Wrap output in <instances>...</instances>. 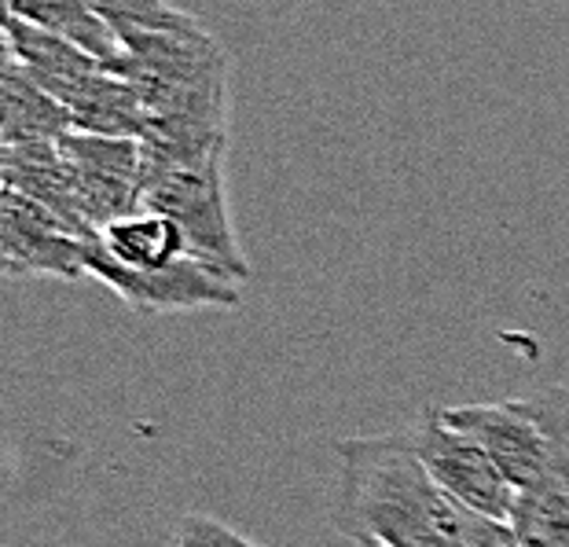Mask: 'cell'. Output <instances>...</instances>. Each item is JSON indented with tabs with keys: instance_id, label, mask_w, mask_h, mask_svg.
I'll return each instance as SVG.
<instances>
[{
	"instance_id": "1",
	"label": "cell",
	"mask_w": 569,
	"mask_h": 547,
	"mask_svg": "<svg viewBox=\"0 0 569 547\" xmlns=\"http://www.w3.org/2000/svg\"><path fill=\"white\" fill-rule=\"evenodd\" d=\"M342 529L382 547H470V510L448 496L405 434L338 441Z\"/></svg>"
},
{
	"instance_id": "2",
	"label": "cell",
	"mask_w": 569,
	"mask_h": 547,
	"mask_svg": "<svg viewBox=\"0 0 569 547\" xmlns=\"http://www.w3.org/2000/svg\"><path fill=\"white\" fill-rule=\"evenodd\" d=\"M114 74L137 89L148 132L143 143L206 155L228 148V81L232 59L210 30H129Z\"/></svg>"
},
{
	"instance_id": "3",
	"label": "cell",
	"mask_w": 569,
	"mask_h": 547,
	"mask_svg": "<svg viewBox=\"0 0 569 547\" xmlns=\"http://www.w3.org/2000/svg\"><path fill=\"white\" fill-rule=\"evenodd\" d=\"M143 143V140H140ZM228 148L206 155H177L143 143V202L140 210L169 217L188 239L191 258H199L224 276L247 284L250 261L236 239L224 188Z\"/></svg>"
},
{
	"instance_id": "4",
	"label": "cell",
	"mask_w": 569,
	"mask_h": 547,
	"mask_svg": "<svg viewBox=\"0 0 569 547\" xmlns=\"http://www.w3.org/2000/svg\"><path fill=\"white\" fill-rule=\"evenodd\" d=\"M405 437L433 474V481L459 507L492 521H511L518 489L503 478V470L492 464V456L475 437L459 430L456 422H448L445 408H422Z\"/></svg>"
},
{
	"instance_id": "5",
	"label": "cell",
	"mask_w": 569,
	"mask_h": 547,
	"mask_svg": "<svg viewBox=\"0 0 569 547\" xmlns=\"http://www.w3.org/2000/svg\"><path fill=\"white\" fill-rule=\"evenodd\" d=\"M84 272L111 287L132 312L162 316V312H196V309H236L239 306V279L199 258H180L169 269L137 272L107 258L100 239H89L84 247Z\"/></svg>"
},
{
	"instance_id": "6",
	"label": "cell",
	"mask_w": 569,
	"mask_h": 547,
	"mask_svg": "<svg viewBox=\"0 0 569 547\" xmlns=\"http://www.w3.org/2000/svg\"><path fill=\"white\" fill-rule=\"evenodd\" d=\"M548 441V464L518 493L511 526L526 547H569V382L522 397Z\"/></svg>"
},
{
	"instance_id": "7",
	"label": "cell",
	"mask_w": 569,
	"mask_h": 547,
	"mask_svg": "<svg viewBox=\"0 0 569 547\" xmlns=\"http://www.w3.org/2000/svg\"><path fill=\"white\" fill-rule=\"evenodd\" d=\"M59 151L74 173L81 217L92 236L126 213H137L143 202V143L122 137H92L67 132Z\"/></svg>"
},
{
	"instance_id": "8",
	"label": "cell",
	"mask_w": 569,
	"mask_h": 547,
	"mask_svg": "<svg viewBox=\"0 0 569 547\" xmlns=\"http://www.w3.org/2000/svg\"><path fill=\"white\" fill-rule=\"evenodd\" d=\"M84 247H89V239H81L48 206L11 188H0V269L8 279H81L89 276L84 272Z\"/></svg>"
},
{
	"instance_id": "9",
	"label": "cell",
	"mask_w": 569,
	"mask_h": 547,
	"mask_svg": "<svg viewBox=\"0 0 569 547\" xmlns=\"http://www.w3.org/2000/svg\"><path fill=\"white\" fill-rule=\"evenodd\" d=\"M448 422L467 430L503 470V478L518 493L529 489L548 464V441L540 422L529 416L526 400H500V405H452L445 408Z\"/></svg>"
},
{
	"instance_id": "10",
	"label": "cell",
	"mask_w": 569,
	"mask_h": 547,
	"mask_svg": "<svg viewBox=\"0 0 569 547\" xmlns=\"http://www.w3.org/2000/svg\"><path fill=\"white\" fill-rule=\"evenodd\" d=\"M0 180H4V188L48 206L56 217H63L81 239H92L89 225L81 217L74 173H70V162L59 151V143H19V148H4L0 151Z\"/></svg>"
},
{
	"instance_id": "11",
	"label": "cell",
	"mask_w": 569,
	"mask_h": 547,
	"mask_svg": "<svg viewBox=\"0 0 569 547\" xmlns=\"http://www.w3.org/2000/svg\"><path fill=\"white\" fill-rule=\"evenodd\" d=\"M56 100L67 107L74 132L122 140H143L148 132V111H143L137 89L114 70H96V74L67 84L56 92Z\"/></svg>"
},
{
	"instance_id": "12",
	"label": "cell",
	"mask_w": 569,
	"mask_h": 547,
	"mask_svg": "<svg viewBox=\"0 0 569 547\" xmlns=\"http://www.w3.org/2000/svg\"><path fill=\"white\" fill-rule=\"evenodd\" d=\"M0 96H4V111H0V140L4 148H19V143H59L70 126L67 107L44 92L16 59L4 56V74H0Z\"/></svg>"
},
{
	"instance_id": "13",
	"label": "cell",
	"mask_w": 569,
	"mask_h": 547,
	"mask_svg": "<svg viewBox=\"0 0 569 547\" xmlns=\"http://www.w3.org/2000/svg\"><path fill=\"white\" fill-rule=\"evenodd\" d=\"M4 56L16 59V63L52 96L59 89H67V84L96 74V70H107L100 59L81 52L78 44L56 38V33L33 27V22L19 16L4 19Z\"/></svg>"
},
{
	"instance_id": "14",
	"label": "cell",
	"mask_w": 569,
	"mask_h": 547,
	"mask_svg": "<svg viewBox=\"0 0 569 547\" xmlns=\"http://www.w3.org/2000/svg\"><path fill=\"white\" fill-rule=\"evenodd\" d=\"M96 239H100L107 258H114L118 265L137 269V272L169 269V265H177L180 258H191L184 232H180L169 217L154 210H137V213L118 217V221L107 225Z\"/></svg>"
},
{
	"instance_id": "15",
	"label": "cell",
	"mask_w": 569,
	"mask_h": 547,
	"mask_svg": "<svg viewBox=\"0 0 569 547\" xmlns=\"http://www.w3.org/2000/svg\"><path fill=\"white\" fill-rule=\"evenodd\" d=\"M8 16H19L41 27L56 38L78 44L81 52L100 59L107 70L118 67V59L126 56L122 38L114 33L111 22H103L89 8V0H4Z\"/></svg>"
},
{
	"instance_id": "16",
	"label": "cell",
	"mask_w": 569,
	"mask_h": 547,
	"mask_svg": "<svg viewBox=\"0 0 569 547\" xmlns=\"http://www.w3.org/2000/svg\"><path fill=\"white\" fill-rule=\"evenodd\" d=\"M89 8L103 22H111L122 38L129 30H199L202 22L169 0H89Z\"/></svg>"
},
{
	"instance_id": "17",
	"label": "cell",
	"mask_w": 569,
	"mask_h": 547,
	"mask_svg": "<svg viewBox=\"0 0 569 547\" xmlns=\"http://www.w3.org/2000/svg\"><path fill=\"white\" fill-rule=\"evenodd\" d=\"M169 547H261L253 544L243 533H236L232 526H224L213 515H184L173 529V544Z\"/></svg>"
},
{
	"instance_id": "18",
	"label": "cell",
	"mask_w": 569,
	"mask_h": 547,
	"mask_svg": "<svg viewBox=\"0 0 569 547\" xmlns=\"http://www.w3.org/2000/svg\"><path fill=\"white\" fill-rule=\"evenodd\" d=\"M470 547H526L518 540L511 521H492L481 515H470Z\"/></svg>"
},
{
	"instance_id": "19",
	"label": "cell",
	"mask_w": 569,
	"mask_h": 547,
	"mask_svg": "<svg viewBox=\"0 0 569 547\" xmlns=\"http://www.w3.org/2000/svg\"><path fill=\"white\" fill-rule=\"evenodd\" d=\"M357 547H382V544H375V540H353Z\"/></svg>"
}]
</instances>
